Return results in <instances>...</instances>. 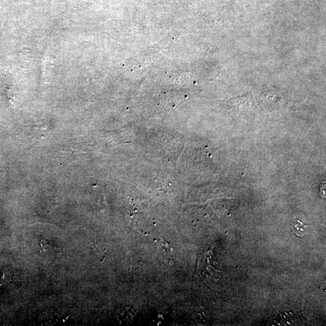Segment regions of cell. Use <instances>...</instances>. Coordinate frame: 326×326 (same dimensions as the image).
<instances>
[{
	"label": "cell",
	"instance_id": "obj_2",
	"mask_svg": "<svg viewBox=\"0 0 326 326\" xmlns=\"http://www.w3.org/2000/svg\"><path fill=\"white\" fill-rule=\"evenodd\" d=\"M306 228V226H305L301 222L299 221L297 224H294L293 230L297 236L303 237L307 233Z\"/></svg>",
	"mask_w": 326,
	"mask_h": 326
},
{
	"label": "cell",
	"instance_id": "obj_1",
	"mask_svg": "<svg viewBox=\"0 0 326 326\" xmlns=\"http://www.w3.org/2000/svg\"><path fill=\"white\" fill-rule=\"evenodd\" d=\"M11 280V275L7 270L0 269V287L9 284Z\"/></svg>",
	"mask_w": 326,
	"mask_h": 326
}]
</instances>
